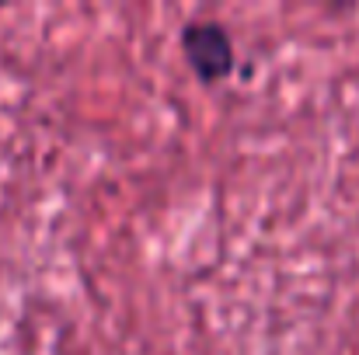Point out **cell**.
I'll return each mask as SVG.
<instances>
[{
  "label": "cell",
  "mask_w": 359,
  "mask_h": 355,
  "mask_svg": "<svg viewBox=\"0 0 359 355\" xmlns=\"http://www.w3.org/2000/svg\"><path fill=\"white\" fill-rule=\"evenodd\" d=\"M182 53L199 84H220L234 74V39L220 21H185L182 25Z\"/></svg>",
  "instance_id": "obj_1"
}]
</instances>
